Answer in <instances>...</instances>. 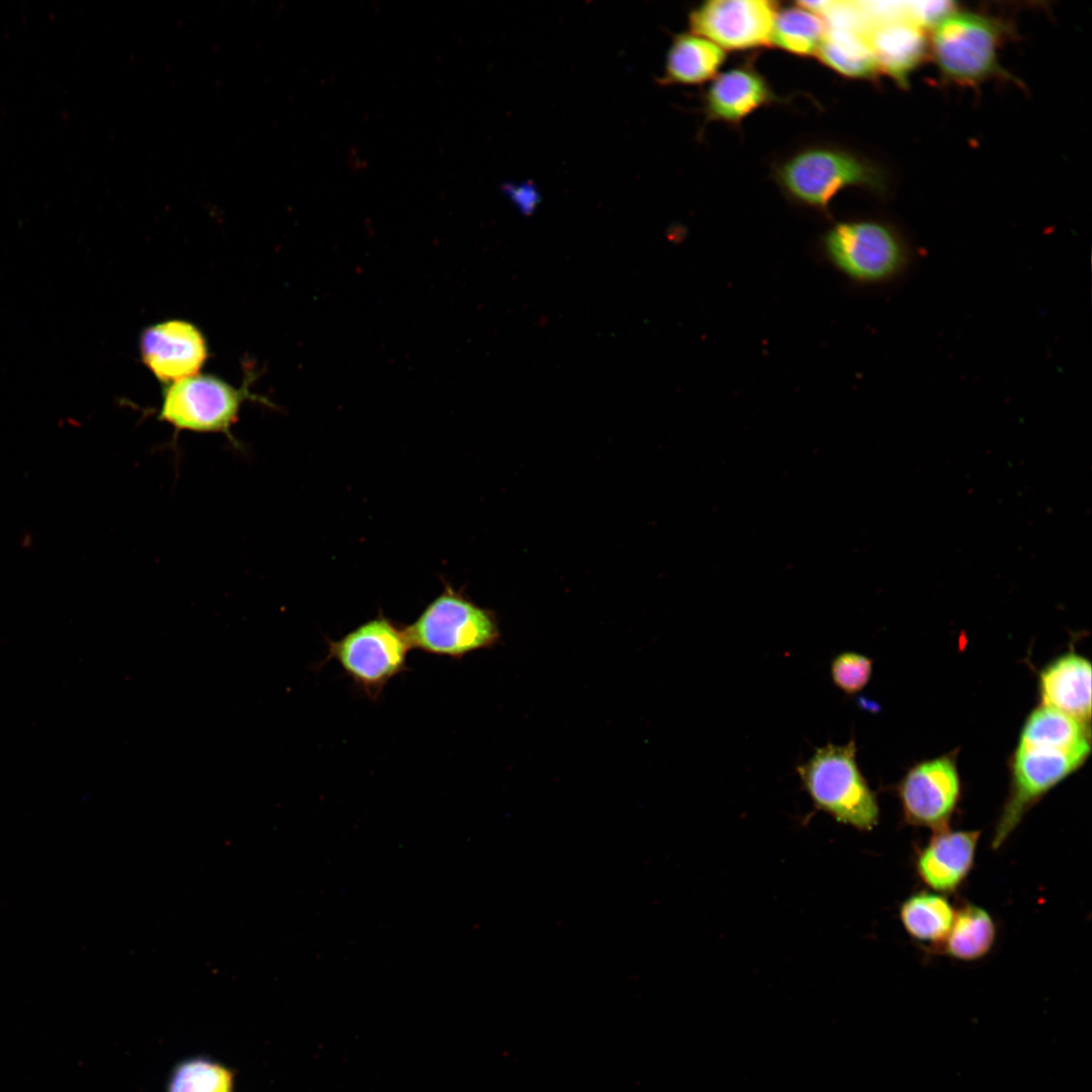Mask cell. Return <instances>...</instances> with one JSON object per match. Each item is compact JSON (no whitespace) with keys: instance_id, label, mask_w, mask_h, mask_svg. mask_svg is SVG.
<instances>
[{"instance_id":"19","label":"cell","mask_w":1092,"mask_h":1092,"mask_svg":"<svg viewBox=\"0 0 1092 1092\" xmlns=\"http://www.w3.org/2000/svg\"><path fill=\"white\" fill-rule=\"evenodd\" d=\"M956 910L949 901L933 891H919L907 897L899 909L905 931L915 940L939 945L947 935Z\"/></svg>"},{"instance_id":"10","label":"cell","mask_w":1092,"mask_h":1092,"mask_svg":"<svg viewBox=\"0 0 1092 1092\" xmlns=\"http://www.w3.org/2000/svg\"><path fill=\"white\" fill-rule=\"evenodd\" d=\"M903 818L912 826L935 831L948 828L961 796V782L952 755L920 762L897 787Z\"/></svg>"},{"instance_id":"14","label":"cell","mask_w":1092,"mask_h":1092,"mask_svg":"<svg viewBox=\"0 0 1092 1092\" xmlns=\"http://www.w3.org/2000/svg\"><path fill=\"white\" fill-rule=\"evenodd\" d=\"M864 38L879 72L902 86L927 51L924 29L905 17L872 22Z\"/></svg>"},{"instance_id":"12","label":"cell","mask_w":1092,"mask_h":1092,"mask_svg":"<svg viewBox=\"0 0 1092 1092\" xmlns=\"http://www.w3.org/2000/svg\"><path fill=\"white\" fill-rule=\"evenodd\" d=\"M981 830L935 831L918 852L915 871L933 892H956L971 873Z\"/></svg>"},{"instance_id":"1","label":"cell","mask_w":1092,"mask_h":1092,"mask_svg":"<svg viewBox=\"0 0 1092 1092\" xmlns=\"http://www.w3.org/2000/svg\"><path fill=\"white\" fill-rule=\"evenodd\" d=\"M817 253L856 286L888 283L905 270L909 261V251L897 231L869 218L833 222L820 235Z\"/></svg>"},{"instance_id":"4","label":"cell","mask_w":1092,"mask_h":1092,"mask_svg":"<svg viewBox=\"0 0 1092 1092\" xmlns=\"http://www.w3.org/2000/svg\"><path fill=\"white\" fill-rule=\"evenodd\" d=\"M330 660L339 663L357 690L376 701L385 686L407 670L406 659L412 649L401 627L383 615L370 619L338 640L326 639Z\"/></svg>"},{"instance_id":"20","label":"cell","mask_w":1092,"mask_h":1092,"mask_svg":"<svg viewBox=\"0 0 1092 1092\" xmlns=\"http://www.w3.org/2000/svg\"><path fill=\"white\" fill-rule=\"evenodd\" d=\"M826 33L822 16L797 5L778 10L770 46L800 57L816 56Z\"/></svg>"},{"instance_id":"17","label":"cell","mask_w":1092,"mask_h":1092,"mask_svg":"<svg viewBox=\"0 0 1092 1092\" xmlns=\"http://www.w3.org/2000/svg\"><path fill=\"white\" fill-rule=\"evenodd\" d=\"M1089 727L1059 710L1041 705L1026 719L1018 745L1090 752Z\"/></svg>"},{"instance_id":"16","label":"cell","mask_w":1092,"mask_h":1092,"mask_svg":"<svg viewBox=\"0 0 1092 1092\" xmlns=\"http://www.w3.org/2000/svg\"><path fill=\"white\" fill-rule=\"evenodd\" d=\"M724 50L695 33L677 34L667 52L662 84L698 85L712 79L724 64Z\"/></svg>"},{"instance_id":"7","label":"cell","mask_w":1092,"mask_h":1092,"mask_svg":"<svg viewBox=\"0 0 1092 1092\" xmlns=\"http://www.w3.org/2000/svg\"><path fill=\"white\" fill-rule=\"evenodd\" d=\"M1002 33V24L991 17L951 11L932 27L930 46L940 73L962 84L994 75Z\"/></svg>"},{"instance_id":"6","label":"cell","mask_w":1092,"mask_h":1092,"mask_svg":"<svg viewBox=\"0 0 1092 1092\" xmlns=\"http://www.w3.org/2000/svg\"><path fill=\"white\" fill-rule=\"evenodd\" d=\"M245 400H261L247 387L237 388L210 374H196L164 384L158 420L177 432L219 433L234 442L232 428Z\"/></svg>"},{"instance_id":"9","label":"cell","mask_w":1092,"mask_h":1092,"mask_svg":"<svg viewBox=\"0 0 1092 1092\" xmlns=\"http://www.w3.org/2000/svg\"><path fill=\"white\" fill-rule=\"evenodd\" d=\"M778 3L768 0H709L689 16L692 33L722 50L745 51L770 46Z\"/></svg>"},{"instance_id":"13","label":"cell","mask_w":1092,"mask_h":1092,"mask_svg":"<svg viewBox=\"0 0 1092 1092\" xmlns=\"http://www.w3.org/2000/svg\"><path fill=\"white\" fill-rule=\"evenodd\" d=\"M776 99L765 78L743 64L715 77L704 94V111L710 120L736 125Z\"/></svg>"},{"instance_id":"8","label":"cell","mask_w":1092,"mask_h":1092,"mask_svg":"<svg viewBox=\"0 0 1092 1092\" xmlns=\"http://www.w3.org/2000/svg\"><path fill=\"white\" fill-rule=\"evenodd\" d=\"M1089 752L1050 746L1018 745L1011 768L1009 795L991 839L998 849L1021 822L1025 813L1053 787L1075 771Z\"/></svg>"},{"instance_id":"11","label":"cell","mask_w":1092,"mask_h":1092,"mask_svg":"<svg viewBox=\"0 0 1092 1092\" xmlns=\"http://www.w3.org/2000/svg\"><path fill=\"white\" fill-rule=\"evenodd\" d=\"M144 364L164 384L198 374L208 357L201 331L183 320H168L144 330L140 338Z\"/></svg>"},{"instance_id":"23","label":"cell","mask_w":1092,"mask_h":1092,"mask_svg":"<svg viewBox=\"0 0 1092 1092\" xmlns=\"http://www.w3.org/2000/svg\"><path fill=\"white\" fill-rule=\"evenodd\" d=\"M873 660L854 651L837 654L831 661L830 674L836 688L846 695L860 692L869 682Z\"/></svg>"},{"instance_id":"15","label":"cell","mask_w":1092,"mask_h":1092,"mask_svg":"<svg viewBox=\"0 0 1092 1092\" xmlns=\"http://www.w3.org/2000/svg\"><path fill=\"white\" fill-rule=\"evenodd\" d=\"M1041 705L1059 710L1085 724L1091 717V664L1068 653L1046 665L1039 674Z\"/></svg>"},{"instance_id":"5","label":"cell","mask_w":1092,"mask_h":1092,"mask_svg":"<svg viewBox=\"0 0 1092 1092\" xmlns=\"http://www.w3.org/2000/svg\"><path fill=\"white\" fill-rule=\"evenodd\" d=\"M776 179L794 202L828 212L833 197L847 187L880 189V173L857 156L832 147H809L776 170Z\"/></svg>"},{"instance_id":"22","label":"cell","mask_w":1092,"mask_h":1092,"mask_svg":"<svg viewBox=\"0 0 1092 1092\" xmlns=\"http://www.w3.org/2000/svg\"><path fill=\"white\" fill-rule=\"evenodd\" d=\"M231 1075L219 1066L193 1061L183 1064L174 1075L170 1092H230Z\"/></svg>"},{"instance_id":"2","label":"cell","mask_w":1092,"mask_h":1092,"mask_svg":"<svg viewBox=\"0 0 1092 1092\" xmlns=\"http://www.w3.org/2000/svg\"><path fill=\"white\" fill-rule=\"evenodd\" d=\"M855 753L853 739L845 745L828 743L817 748L796 769L815 808L837 822L871 831L879 822V805L857 765Z\"/></svg>"},{"instance_id":"21","label":"cell","mask_w":1092,"mask_h":1092,"mask_svg":"<svg viewBox=\"0 0 1092 1092\" xmlns=\"http://www.w3.org/2000/svg\"><path fill=\"white\" fill-rule=\"evenodd\" d=\"M816 56L826 67L848 78L868 79L879 73L864 35L852 31L827 28Z\"/></svg>"},{"instance_id":"3","label":"cell","mask_w":1092,"mask_h":1092,"mask_svg":"<svg viewBox=\"0 0 1092 1092\" xmlns=\"http://www.w3.org/2000/svg\"><path fill=\"white\" fill-rule=\"evenodd\" d=\"M405 633L412 649L452 659L492 647L499 640L493 614L449 586L405 627Z\"/></svg>"},{"instance_id":"18","label":"cell","mask_w":1092,"mask_h":1092,"mask_svg":"<svg viewBox=\"0 0 1092 1092\" xmlns=\"http://www.w3.org/2000/svg\"><path fill=\"white\" fill-rule=\"evenodd\" d=\"M996 940V924L984 908L966 904L956 911L951 927L938 945L954 960L975 962L986 957Z\"/></svg>"}]
</instances>
